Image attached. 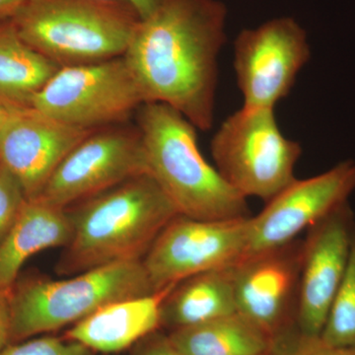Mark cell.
Listing matches in <instances>:
<instances>
[{
	"label": "cell",
	"instance_id": "obj_26",
	"mask_svg": "<svg viewBox=\"0 0 355 355\" xmlns=\"http://www.w3.org/2000/svg\"><path fill=\"white\" fill-rule=\"evenodd\" d=\"M111 1L121 2L128 4L137 11L140 19H146L157 9L163 0H111Z\"/></svg>",
	"mask_w": 355,
	"mask_h": 355
},
{
	"label": "cell",
	"instance_id": "obj_15",
	"mask_svg": "<svg viewBox=\"0 0 355 355\" xmlns=\"http://www.w3.org/2000/svg\"><path fill=\"white\" fill-rule=\"evenodd\" d=\"M174 286L110 303L73 324L64 338L92 352H123L161 328V305Z\"/></svg>",
	"mask_w": 355,
	"mask_h": 355
},
{
	"label": "cell",
	"instance_id": "obj_7",
	"mask_svg": "<svg viewBox=\"0 0 355 355\" xmlns=\"http://www.w3.org/2000/svg\"><path fill=\"white\" fill-rule=\"evenodd\" d=\"M146 103L132 70L120 57L60 67L35 96L31 108L83 130L125 123Z\"/></svg>",
	"mask_w": 355,
	"mask_h": 355
},
{
	"label": "cell",
	"instance_id": "obj_21",
	"mask_svg": "<svg viewBox=\"0 0 355 355\" xmlns=\"http://www.w3.org/2000/svg\"><path fill=\"white\" fill-rule=\"evenodd\" d=\"M26 200L17 180L0 164V242L12 227Z\"/></svg>",
	"mask_w": 355,
	"mask_h": 355
},
{
	"label": "cell",
	"instance_id": "obj_18",
	"mask_svg": "<svg viewBox=\"0 0 355 355\" xmlns=\"http://www.w3.org/2000/svg\"><path fill=\"white\" fill-rule=\"evenodd\" d=\"M60 69L25 43L11 20L0 21V100L15 109L33 99Z\"/></svg>",
	"mask_w": 355,
	"mask_h": 355
},
{
	"label": "cell",
	"instance_id": "obj_10",
	"mask_svg": "<svg viewBox=\"0 0 355 355\" xmlns=\"http://www.w3.org/2000/svg\"><path fill=\"white\" fill-rule=\"evenodd\" d=\"M302 260L303 240L296 239L234 265L236 310L272 338L275 349L297 338Z\"/></svg>",
	"mask_w": 355,
	"mask_h": 355
},
{
	"label": "cell",
	"instance_id": "obj_6",
	"mask_svg": "<svg viewBox=\"0 0 355 355\" xmlns=\"http://www.w3.org/2000/svg\"><path fill=\"white\" fill-rule=\"evenodd\" d=\"M210 151L229 186L268 202L296 179L302 147L282 135L275 109L242 107L222 123Z\"/></svg>",
	"mask_w": 355,
	"mask_h": 355
},
{
	"label": "cell",
	"instance_id": "obj_20",
	"mask_svg": "<svg viewBox=\"0 0 355 355\" xmlns=\"http://www.w3.org/2000/svg\"><path fill=\"white\" fill-rule=\"evenodd\" d=\"M320 338L335 347H355V230L347 270Z\"/></svg>",
	"mask_w": 355,
	"mask_h": 355
},
{
	"label": "cell",
	"instance_id": "obj_4",
	"mask_svg": "<svg viewBox=\"0 0 355 355\" xmlns=\"http://www.w3.org/2000/svg\"><path fill=\"white\" fill-rule=\"evenodd\" d=\"M140 20L111 0H26L11 22L26 44L64 67L123 57Z\"/></svg>",
	"mask_w": 355,
	"mask_h": 355
},
{
	"label": "cell",
	"instance_id": "obj_16",
	"mask_svg": "<svg viewBox=\"0 0 355 355\" xmlns=\"http://www.w3.org/2000/svg\"><path fill=\"white\" fill-rule=\"evenodd\" d=\"M72 233L67 209L40 198L26 200L12 227L0 242V288H11L25 261L35 254L67 246Z\"/></svg>",
	"mask_w": 355,
	"mask_h": 355
},
{
	"label": "cell",
	"instance_id": "obj_19",
	"mask_svg": "<svg viewBox=\"0 0 355 355\" xmlns=\"http://www.w3.org/2000/svg\"><path fill=\"white\" fill-rule=\"evenodd\" d=\"M168 336L181 355H263L275 350L272 338L238 312Z\"/></svg>",
	"mask_w": 355,
	"mask_h": 355
},
{
	"label": "cell",
	"instance_id": "obj_8",
	"mask_svg": "<svg viewBox=\"0 0 355 355\" xmlns=\"http://www.w3.org/2000/svg\"><path fill=\"white\" fill-rule=\"evenodd\" d=\"M144 174L149 170L139 128L110 125L77 144L37 198L67 209Z\"/></svg>",
	"mask_w": 355,
	"mask_h": 355
},
{
	"label": "cell",
	"instance_id": "obj_24",
	"mask_svg": "<svg viewBox=\"0 0 355 355\" xmlns=\"http://www.w3.org/2000/svg\"><path fill=\"white\" fill-rule=\"evenodd\" d=\"M132 355H181L175 349L169 336L156 331L135 345Z\"/></svg>",
	"mask_w": 355,
	"mask_h": 355
},
{
	"label": "cell",
	"instance_id": "obj_29",
	"mask_svg": "<svg viewBox=\"0 0 355 355\" xmlns=\"http://www.w3.org/2000/svg\"><path fill=\"white\" fill-rule=\"evenodd\" d=\"M263 355H277V354H263Z\"/></svg>",
	"mask_w": 355,
	"mask_h": 355
},
{
	"label": "cell",
	"instance_id": "obj_14",
	"mask_svg": "<svg viewBox=\"0 0 355 355\" xmlns=\"http://www.w3.org/2000/svg\"><path fill=\"white\" fill-rule=\"evenodd\" d=\"M95 130L67 125L33 108L18 109L0 132V164L37 198L58 166Z\"/></svg>",
	"mask_w": 355,
	"mask_h": 355
},
{
	"label": "cell",
	"instance_id": "obj_27",
	"mask_svg": "<svg viewBox=\"0 0 355 355\" xmlns=\"http://www.w3.org/2000/svg\"><path fill=\"white\" fill-rule=\"evenodd\" d=\"M26 0H0V21L11 20Z\"/></svg>",
	"mask_w": 355,
	"mask_h": 355
},
{
	"label": "cell",
	"instance_id": "obj_28",
	"mask_svg": "<svg viewBox=\"0 0 355 355\" xmlns=\"http://www.w3.org/2000/svg\"><path fill=\"white\" fill-rule=\"evenodd\" d=\"M16 110L18 109L13 108V107L9 106V105L6 104V103L0 100V132H1L3 128L6 127L7 121L10 120L11 116H12Z\"/></svg>",
	"mask_w": 355,
	"mask_h": 355
},
{
	"label": "cell",
	"instance_id": "obj_5",
	"mask_svg": "<svg viewBox=\"0 0 355 355\" xmlns=\"http://www.w3.org/2000/svg\"><path fill=\"white\" fill-rule=\"evenodd\" d=\"M154 292L142 260L101 266L69 279L25 280L11 287V340L73 326L110 303Z\"/></svg>",
	"mask_w": 355,
	"mask_h": 355
},
{
	"label": "cell",
	"instance_id": "obj_1",
	"mask_svg": "<svg viewBox=\"0 0 355 355\" xmlns=\"http://www.w3.org/2000/svg\"><path fill=\"white\" fill-rule=\"evenodd\" d=\"M226 18L220 0H163L140 20L123 57L146 103L172 107L198 130L211 128Z\"/></svg>",
	"mask_w": 355,
	"mask_h": 355
},
{
	"label": "cell",
	"instance_id": "obj_22",
	"mask_svg": "<svg viewBox=\"0 0 355 355\" xmlns=\"http://www.w3.org/2000/svg\"><path fill=\"white\" fill-rule=\"evenodd\" d=\"M92 350L81 343L43 336L27 342L9 345L0 355H91Z\"/></svg>",
	"mask_w": 355,
	"mask_h": 355
},
{
	"label": "cell",
	"instance_id": "obj_2",
	"mask_svg": "<svg viewBox=\"0 0 355 355\" xmlns=\"http://www.w3.org/2000/svg\"><path fill=\"white\" fill-rule=\"evenodd\" d=\"M67 209L73 233L55 266L62 277L142 260L163 229L181 216L150 174L132 178Z\"/></svg>",
	"mask_w": 355,
	"mask_h": 355
},
{
	"label": "cell",
	"instance_id": "obj_23",
	"mask_svg": "<svg viewBox=\"0 0 355 355\" xmlns=\"http://www.w3.org/2000/svg\"><path fill=\"white\" fill-rule=\"evenodd\" d=\"M277 355H355V347H335L321 338L300 340L296 338L275 352Z\"/></svg>",
	"mask_w": 355,
	"mask_h": 355
},
{
	"label": "cell",
	"instance_id": "obj_11",
	"mask_svg": "<svg viewBox=\"0 0 355 355\" xmlns=\"http://www.w3.org/2000/svg\"><path fill=\"white\" fill-rule=\"evenodd\" d=\"M307 33L292 17L245 29L234 42V70L243 107L275 109L309 62Z\"/></svg>",
	"mask_w": 355,
	"mask_h": 355
},
{
	"label": "cell",
	"instance_id": "obj_9",
	"mask_svg": "<svg viewBox=\"0 0 355 355\" xmlns=\"http://www.w3.org/2000/svg\"><path fill=\"white\" fill-rule=\"evenodd\" d=\"M251 217L198 220L178 216L173 219L142 259L154 291L237 263L249 243Z\"/></svg>",
	"mask_w": 355,
	"mask_h": 355
},
{
	"label": "cell",
	"instance_id": "obj_25",
	"mask_svg": "<svg viewBox=\"0 0 355 355\" xmlns=\"http://www.w3.org/2000/svg\"><path fill=\"white\" fill-rule=\"evenodd\" d=\"M11 342V288H0V354Z\"/></svg>",
	"mask_w": 355,
	"mask_h": 355
},
{
	"label": "cell",
	"instance_id": "obj_17",
	"mask_svg": "<svg viewBox=\"0 0 355 355\" xmlns=\"http://www.w3.org/2000/svg\"><path fill=\"white\" fill-rule=\"evenodd\" d=\"M236 312L233 265L179 282L161 305V327L171 333Z\"/></svg>",
	"mask_w": 355,
	"mask_h": 355
},
{
	"label": "cell",
	"instance_id": "obj_13",
	"mask_svg": "<svg viewBox=\"0 0 355 355\" xmlns=\"http://www.w3.org/2000/svg\"><path fill=\"white\" fill-rule=\"evenodd\" d=\"M355 230L349 202L307 229L303 240L296 331L300 340L320 338L347 270Z\"/></svg>",
	"mask_w": 355,
	"mask_h": 355
},
{
	"label": "cell",
	"instance_id": "obj_12",
	"mask_svg": "<svg viewBox=\"0 0 355 355\" xmlns=\"http://www.w3.org/2000/svg\"><path fill=\"white\" fill-rule=\"evenodd\" d=\"M354 191L352 160L315 177L293 180L258 216L251 217L249 243L242 259L298 239L301 232L349 202Z\"/></svg>",
	"mask_w": 355,
	"mask_h": 355
},
{
	"label": "cell",
	"instance_id": "obj_3",
	"mask_svg": "<svg viewBox=\"0 0 355 355\" xmlns=\"http://www.w3.org/2000/svg\"><path fill=\"white\" fill-rule=\"evenodd\" d=\"M149 174L181 216L198 220L252 216L247 198L229 186L198 147V128L163 103L137 111Z\"/></svg>",
	"mask_w": 355,
	"mask_h": 355
}]
</instances>
